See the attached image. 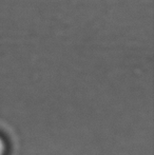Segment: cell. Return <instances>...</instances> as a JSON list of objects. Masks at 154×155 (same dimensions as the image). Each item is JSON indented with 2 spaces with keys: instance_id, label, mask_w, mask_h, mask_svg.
Wrapping results in <instances>:
<instances>
[{
  "instance_id": "1",
  "label": "cell",
  "mask_w": 154,
  "mask_h": 155,
  "mask_svg": "<svg viewBox=\"0 0 154 155\" xmlns=\"http://www.w3.org/2000/svg\"><path fill=\"white\" fill-rule=\"evenodd\" d=\"M5 151V143H4L3 139L0 137V155H3Z\"/></svg>"
}]
</instances>
